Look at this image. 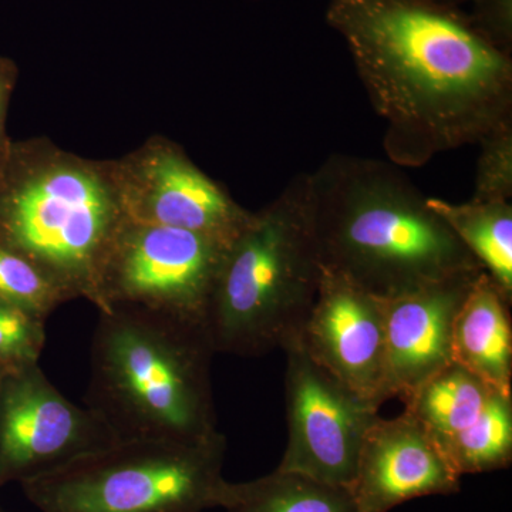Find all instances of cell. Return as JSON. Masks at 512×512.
<instances>
[{"instance_id": "5", "label": "cell", "mask_w": 512, "mask_h": 512, "mask_svg": "<svg viewBox=\"0 0 512 512\" xmlns=\"http://www.w3.org/2000/svg\"><path fill=\"white\" fill-rule=\"evenodd\" d=\"M227 439H130L23 481L42 512H202L224 507Z\"/></svg>"}, {"instance_id": "26", "label": "cell", "mask_w": 512, "mask_h": 512, "mask_svg": "<svg viewBox=\"0 0 512 512\" xmlns=\"http://www.w3.org/2000/svg\"><path fill=\"white\" fill-rule=\"evenodd\" d=\"M0 512H8V511H5V510H3V508H0Z\"/></svg>"}, {"instance_id": "19", "label": "cell", "mask_w": 512, "mask_h": 512, "mask_svg": "<svg viewBox=\"0 0 512 512\" xmlns=\"http://www.w3.org/2000/svg\"><path fill=\"white\" fill-rule=\"evenodd\" d=\"M0 298L45 320L66 296L25 256L0 244Z\"/></svg>"}, {"instance_id": "25", "label": "cell", "mask_w": 512, "mask_h": 512, "mask_svg": "<svg viewBox=\"0 0 512 512\" xmlns=\"http://www.w3.org/2000/svg\"><path fill=\"white\" fill-rule=\"evenodd\" d=\"M5 375H6L5 370H3V367L0 366V382H2L3 376H5Z\"/></svg>"}, {"instance_id": "16", "label": "cell", "mask_w": 512, "mask_h": 512, "mask_svg": "<svg viewBox=\"0 0 512 512\" xmlns=\"http://www.w3.org/2000/svg\"><path fill=\"white\" fill-rule=\"evenodd\" d=\"M429 205L512 303L511 201L450 202L429 197Z\"/></svg>"}, {"instance_id": "8", "label": "cell", "mask_w": 512, "mask_h": 512, "mask_svg": "<svg viewBox=\"0 0 512 512\" xmlns=\"http://www.w3.org/2000/svg\"><path fill=\"white\" fill-rule=\"evenodd\" d=\"M286 353L288 443L276 467L348 488L379 409L339 382L293 339Z\"/></svg>"}, {"instance_id": "22", "label": "cell", "mask_w": 512, "mask_h": 512, "mask_svg": "<svg viewBox=\"0 0 512 512\" xmlns=\"http://www.w3.org/2000/svg\"><path fill=\"white\" fill-rule=\"evenodd\" d=\"M473 25L498 50L512 56V0H471Z\"/></svg>"}, {"instance_id": "20", "label": "cell", "mask_w": 512, "mask_h": 512, "mask_svg": "<svg viewBox=\"0 0 512 512\" xmlns=\"http://www.w3.org/2000/svg\"><path fill=\"white\" fill-rule=\"evenodd\" d=\"M477 144L480 154L471 200L511 201L512 119L488 131Z\"/></svg>"}, {"instance_id": "21", "label": "cell", "mask_w": 512, "mask_h": 512, "mask_svg": "<svg viewBox=\"0 0 512 512\" xmlns=\"http://www.w3.org/2000/svg\"><path fill=\"white\" fill-rule=\"evenodd\" d=\"M45 340V320L0 298V366L6 373L37 365Z\"/></svg>"}, {"instance_id": "18", "label": "cell", "mask_w": 512, "mask_h": 512, "mask_svg": "<svg viewBox=\"0 0 512 512\" xmlns=\"http://www.w3.org/2000/svg\"><path fill=\"white\" fill-rule=\"evenodd\" d=\"M458 476L490 473L512 461V394L495 392L483 416L444 450Z\"/></svg>"}, {"instance_id": "13", "label": "cell", "mask_w": 512, "mask_h": 512, "mask_svg": "<svg viewBox=\"0 0 512 512\" xmlns=\"http://www.w3.org/2000/svg\"><path fill=\"white\" fill-rule=\"evenodd\" d=\"M146 185L147 194L134 208L130 221L188 229L229 248L254 217L177 154L151 161Z\"/></svg>"}, {"instance_id": "11", "label": "cell", "mask_w": 512, "mask_h": 512, "mask_svg": "<svg viewBox=\"0 0 512 512\" xmlns=\"http://www.w3.org/2000/svg\"><path fill=\"white\" fill-rule=\"evenodd\" d=\"M458 476L412 413L377 417L367 430L350 494L362 512H389L407 501L457 494Z\"/></svg>"}, {"instance_id": "9", "label": "cell", "mask_w": 512, "mask_h": 512, "mask_svg": "<svg viewBox=\"0 0 512 512\" xmlns=\"http://www.w3.org/2000/svg\"><path fill=\"white\" fill-rule=\"evenodd\" d=\"M119 441L92 410L69 402L37 365L0 382V490Z\"/></svg>"}, {"instance_id": "7", "label": "cell", "mask_w": 512, "mask_h": 512, "mask_svg": "<svg viewBox=\"0 0 512 512\" xmlns=\"http://www.w3.org/2000/svg\"><path fill=\"white\" fill-rule=\"evenodd\" d=\"M227 249L188 229L128 221L101 271L100 312L136 306L207 329Z\"/></svg>"}, {"instance_id": "4", "label": "cell", "mask_w": 512, "mask_h": 512, "mask_svg": "<svg viewBox=\"0 0 512 512\" xmlns=\"http://www.w3.org/2000/svg\"><path fill=\"white\" fill-rule=\"evenodd\" d=\"M322 275L311 181L299 173L225 252L207 316L214 352L252 357L284 349L298 338Z\"/></svg>"}, {"instance_id": "10", "label": "cell", "mask_w": 512, "mask_h": 512, "mask_svg": "<svg viewBox=\"0 0 512 512\" xmlns=\"http://www.w3.org/2000/svg\"><path fill=\"white\" fill-rule=\"evenodd\" d=\"M296 340L319 366L377 409L392 399L383 299L323 269L318 296Z\"/></svg>"}, {"instance_id": "6", "label": "cell", "mask_w": 512, "mask_h": 512, "mask_svg": "<svg viewBox=\"0 0 512 512\" xmlns=\"http://www.w3.org/2000/svg\"><path fill=\"white\" fill-rule=\"evenodd\" d=\"M124 227L97 175L55 168L0 185V244L28 258L66 296L99 308L104 262Z\"/></svg>"}, {"instance_id": "2", "label": "cell", "mask_w": 512, "mask_h": 512, "mask_svg": "<svg viewBox=\"0 0 512 512\" xmlns=\"http://www.w3.org/2000/svg\"><path fill=\"white\" fill-rule=\"evenodd\" d=\"M309 181L322 268L376 298L484 271L399 165L333 154Z\"/></svg>"}, {"instance_id": "17", "label": "cell", "mask_w": 512, "mask_h": 512, "mask_svg": "<svg viewBox=\"0 0 512 512\" xmlns=\"http://www.w3.org/2000/svg\"><path fill=\"white\" fill-rule=\"evenodd\" d=\"M227 512H362L348 488L276 468L268 476L229 483Z\"/></svg>"}, {"instance_id": "24", "label": "cell", "mask_w": 512, "mask_h": 512, "mask_svg": "<svg viewBox=\"0 0 512 512\" xmlns=\"http://www.w3.org/2000/svg\"><path fill=\"white\" fill-rule=\"evenodd\" d=\"M431 2L441 3V5L454 6V8H461V5L471 2V0H431Z\"/></svg>"}, {"instance_id": "12", "label": "cell", "mask_w": 512, "mask_h": 512, "mask_svg": "<svg viewBox=\"0 0 512 512\" xmlns=\"http://www.w3.org/2000/svg\"><path fill=\"white\" fill-rule=\"evenodd\" d=\"M481 272L461 274L384 301L387 382L406 402L453 363L454 320Z\"/></svg>"}, {"instance_id": "23", "label": "cell", "mask_w": 512, "mask_h": 512, "mask_svg": "<svg viewBox=\"0 0 512 512\" xmlns=\"http://www.w3.org/2000/svg\"><path fill=\"white\" fill-rule=\"evenodd\" d=\"M12 69L10 64L0 59V168L6 163L8 150L5 147V136H3V119H5L6 101L12 87Z\"/></svg>"}, {"instance_id": "15", "label": "cell", "mask_w": 512, "mask_h": 512, "mask_svg": "<svg viewBox=\"0 0 512 512\" xmlns=\"http://www.w3.org/2000/svg\"><path fill=\"white\" fill-rule=\"evenodd\" d=\"M495 392L498 390L453 362L420 386L404 402V410L423 424L443 453L473 429Z\"/></svg>"}, {"instance_id": "14", "label": "cell", "mask_w": 512, "mask_h": 512, "mask_svg": "<svg viewBox=\"0 0 512 512\" xmlns=\"http://www.w3.org/2000/svg\"><path fill=\"white\" fill-rule=\"evenodd\" d=\"M511 306L483 272L458 311L451 336L453 362L507 394H512Z\"/></svg>"}, {"instance_id": "3", "label": "cell", "mask_w": 512, "mask_h": 512, "mask_svg": "<svg viewBox=\"0 0 512 512\" xmlns=\"http://www.w3.org/2000/svg\"><path fill=\"white\" fill-rule=\"evenodd\" d=\"M207 329L136 306L100 312L86 407L119 440L218 433Z\"/></svg>"}, {"instance_id": "1", "label": "cell", "mask_w": 512, "mask_h": 512, "mask_svg": "<svg viewBox=\"0 0 512 512\" xmlns=\"http://www.w3.org/2000/svg\"><path fill=\"white\" fill-rule=\"evenodd\" d=\"M360 82L386 123L387 160L423 167L512 119V56L466 12L431 0H326Z\"/></svg>"}]
</instances>
